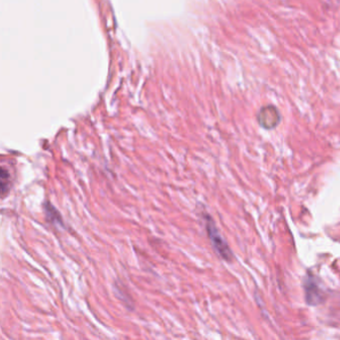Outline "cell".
<instances>
[{
	"mask_svg": "<svg viewBox=\"0 0 340 340\" xmlns=\"http://www.w3.org/2000/svg\"><path fill=\"white\" fill-rule=\"evenodd\" d=\"M206 228L212 246L216 253L225 261L229 262L232 259V254L227 246V241L221 235L218 227H216L213 219L210 216H206Z\"/></svg>",
	"mask_w": 340,
	"mask_h": 340,
	"instance_id": "6da1fadb",
	"label": "cell"
},
{
	"mask_svg": "<svg viewBox=\"0 0 340 340\" xmlns=\"http://www.w3.org/2000/svg\"><path fill=\"white\" fill-rule=\"evenodd\" d=\"M281 117L276 107L267 105L262 107L258 114L259 124L266 130H272L280 123Z\"/></svg>",
	"mask_w": 340,
	"mask_h": 340,
	"instance_id": "7a4b0ae2",
	"label": "cell"
},
{
	"mask_svg": "<svg viewBox=\"0 0 340 340\" xmlns=\"http://www.w3.org/2000/svg\"><path fill=\"white\" fill-rule=\"evenodd\" d=\"M305 293H306V302L310 305H317L321 302L322 295L321 290L318 288L317 284L312 278H308L305 283Z\"/></svg>",
	"mask_w": 340,
	"mask_h": 340,
	"instance_id": "3957f363",
	"label": "cell"
},
{
	"mask_svg": "<svg viewBox=\"0 0 340 340\" xmlns=\"http://www.w3.org/2000/svg\"><path fill=\"white\" fill-rule=\"evenodd\" d=\"M44 212L47 221L54 226H63V220L60 213L50 203H46L44 206Z\"/></svg>",
	"mask_w": 340,
	"mask_h": 340,
	"instance_id": "277c9868",
	"label": "cell"
},
{
	"mask_svg": "<svg viewBox=\"0 0 340 340\" xmlns=\"http://www.w3.org/2000/svg\"><path fill=\"white\" fill-rule=\"evenodd\" d=\"M0 180H1V197L5 198V196L10 190L12 181L9 171L4 166H2L1 170H0Z\"/></svg>",
	"mask_w": 340,
	"mask_h": 340,
	"instance_id": "5b68a950",
	"label": "cell"
}]
</instances>
